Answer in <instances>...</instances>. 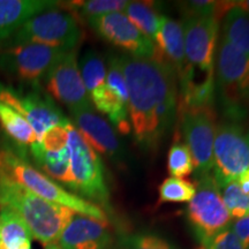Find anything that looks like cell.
Masks as SVG:
<instances>
[{
  "instance_id": "1",
  "label": "cell",
  "mask_w": 249,
  "mask_h": 249,
  "mask_svg": "<svg viewBox=\"0 0 249 249\" xmlns=\"http://www.w3.org/2000/svg\"><path fill=\"white\" fill-rule=\"evenodd\" d=\"M127 89L132 134L143 150L154 151L178 116L177 74L156 59L119 57Z\"/></svg>"
},
{
  "instance_id": "2",
  "label": "cell",
  "mask_w": 249,
  "mask_h": 249,
  "mask_svg": "<svg viewBox=\"0 0 249 249\" xmlns=\"http://www.w3.org/2000/svg\"><path fill=\"white\" fill-rule=\"evenodd\" d=\"M0 207L17 213L36 240L45 247L57 245L62 231L76 213L52 203L0 173Z\"/></svg>"
},
{
  "instance_id": "3",
  "label": "cell",
  "mask_w": 249,
  "mask_h": 249,
  "mask_svg": "<svg viewBox=\"0 0 249 249\" xmlns=\"http://www.w3.org/2000/svg\"><path fill=\"white\" fill-rule=\"evenodd\" d=\"M0 173L46 201L107 224V214L101 207L65 189L12 148H0Z\"/></svg>"
},
{
  "instance_id": "4",
  "label": "cell",
  "mask_w": 249,
  "mask_h": 249,
  "mask_svg": "<svg viewBox=\"0 0 249 249\" xmlns=\"http://www.w3.org/2000/svg\"><path fill=\"white\" fill-rule=\"evenodd\" d=\"M216 95L227 121L238 123L246 117L249 103V57L220 37L214 62Z\"/></svg>"
},
{
  "instance_id": "5",
  "label": "cell",
  "mask_w": 249,
  "mask_h": 249,
  "mask_svg": "<svg viewBox=\"0 0 249 249\" xmlns=\"http://www.w3.org/2000/svg\"><path fill=\"white\" fill-rule=\"evenodd\" d=\"M81 39L82 30L74 15L54 8L26 21L4 45L39 44L62 50H76Z\"/></svg>"
},
{
  "instance_id": "6",
  "label": "cell",
  "mask_w": 249,
  "mask_h": 249,
  "mask_svg": "<svg viewBox=\"0 0 249 249\" xmlns=\"http://www.w3.org/2000/svg\"><path fill=\"white\" fill-rule=\"evenodd\" d=\"M68 150L75 181V195L110 211V192L104 176V165L99 155L81 138L73 124L70 127Z\"/></svg>"
},
{
  "instance_id": "7",
  "label": "cell",
  "mask_w": 249,
  "mask_h": 249,
  "mask_svg": "<svg viewBox=\"0 0 249 249\" xmlns=\"http://www.w3.org/2000/svg\"><path fill=\"white\" fill-rule=\"evenodd\" d=\"M196 192L187 207V218L202 245L230 227L232 217L224 204L213 173L197 178Z\"/></svg>"
},
{
  "instance_id": "8",
  "label": "cell",
  "mask_w": 249,
  "mask_h": 249,
  "mask_svg": "<svg viewBox=\"0 0 249 249\" xmlns=\"http://www.w3.org/2000/svg\"><path fill=\"white\" fill-rule=\"evenodd\" d=\"M66 51L70 50L39 44L5 46L0 50V71L18 82L39 88L52 65Z\"/></svg>"
},
{
  "instance_id": "9",
  "label": "cell",
  "mask_w": 249,
  "mask_h": 249,
  "mask_svg": "<svg viewBox=\"0 0 249 249\" xmlns=\"http://www.w3.org/2000/svg\"><path fill=\"white\" fill-rule=\"evenodd\" d=\"M249 171V140L238 123L223 121L216 127L213 176L217 185L234 181Z\"/></svg>"
},
{
  "instance_id": "10",
  "label": "cell",
  "mask_w": 249,
  "mask_h": 249,
  "mask_svg": "<svg viewBox=\"0 0 249 249\" xmlns=\"http://www.w3.org/2000/svg\"><path fill=\"white\" fill-rule=\"evenodd\" d=\"M183 43L187 67L195 73H214L219 18L214 15L183 18Z\"/></svg>"
},
{
  "instance_id": "11",
  "label": "cell",
  "mask_w": 249,
  "mask_h": 249,
  "mask_svg": "<svg viewBox=\"0 0 249 249\" xmlns=\"http://www.w3.org/2000/svg\"><path fill=\"white\" fill-rule=\"evenodd\" d=\"M43 83L51 98L65 105L70 112L91 107L80 73L76 50L61 54L50 68Z\"/></svg>"
},
{
  "instance_id": "12",
  "label": "cell",
  "mask_w": 249,
  "mask_h": 249,
  "mask_svg": "<svg viewBox=\"0 0 249 249\" xmlns=\"http://www.w3.org/2000/svg\"><path fill=\"white\" fill-rule=\"evenodd\" d=\"M0 102L15 108L26 118L35 130L38 141L46 130L68 120L53 99L39 88H33L27 93H22L0 83Z\"/></svg>"
},
{
  "instance_id": "13",
  "label": "cell",
  "mask_w": 249,
  "mask_h": 249,
  "mask_svg": "<svg viewBox=\"0 0 249 249\" xmlns=\"http://www.w3.org/2000/svg\"><path fill=\"white\" fill-rule=\"evenodd\" d=\"M185 144L200 178L213 172L216 111H179Z\"/></svg>"
},
{
  "instance_id": "14",
  "label": "cell",
  "mask_w": 249,
  "mask_h": 249,
  "mask_svg": "<svg viewBox=\"0 0 249 249\" xmlns=\"http://www.w3.org/2000/svg\"><path fill=\"white\" fill-rule=\"evenodd\" d=\"M87 21L97 35L112 45L126 51V54L130 57L156 58L157 51L155 43L143 35L124 13H110L88 18Z\"/></svg>"
},
{
  "instance_id": "15",
  "label": "cell",
  "mask_w": 249,
  "mask_h": 249,
  "mask_svg": "<svg viewBox=\"0 0 249 249\" xmlns=\"http://www.w3.org/2000/svg\"><path fill=\"white\" fill-rule=\"evenodd\" d=\"M73 124L81 138L97 155H103L116 163H123L124 150L116 130L92 107L71 112Z\"/></svg>"
},
{
  "instance_id": "16",
  "label": "cell",
  "mask_w": 249,
  "mask_h": 249,
  "mask_svg": "<svg viewBox=\"0 0 249 249\" xmlns=\"http://www.w3.org/2000/svg\"><path fill=\"white\" fill-rule=\"evenodd\" d=\"M57 245L61 249H110L112 235L107 223L76 213L64 229Z\"/></svg>"
},
{
  "instance_id": "17",
  "label": "cell",
  "mask_w": 249,
  "mask_h": 249,
  "mask_svg": "<svg viewBox=\"0 0 249 249\" xmlns=\"http://www.w3.org/2000/svg\"><path fill=\"white\" fill-rule=\"evenodd\" d=\"M154 43L157 51L156 60L170 65L176 71L178 79L182 76L187 68L182 24L161 15L160 30Z\"/></svg>"
},
{
  "instance_id": "18",
  "label": "cell",
  "mask_w": 249,
  "mask_h": 249,
  "mask_svg": "<svg viewBox=\"0 0 249 249\" xmlns=\"http://www.w3.org/2000/svg\"><path fill=\"white\" fill-rule=\"evenodd\" d=\"M58 7L59 2L52 0H0V44L7 42L29 18Z\"/></svg>"
},
{
  "instance_id": "19",
  "label": "cell",
  "mask_w": 249,
  "mask_h": 249,
  "mask_svg": "<svg viewBox=\"0 0 249 249\" xmlns=\"http://www.w3.org/2000/svg\"><path fill=\"white\" fill-rule=\"evenodd\" d=\"M29 154L35 161L37 169L55 182L61 183L75 194V181L71 174V156L67 148L59 151H46L39 142L29 148Z\"/></svg>"
},
{
  "instance_id": "20",
  "label": "cell",
  "mask_w": 249,
  "mask_h": 249,
  "mask_svg": "<svg viewBox=\"0 0 249 249\" xmlns=\"http://www.w3.org/2000/svg\"><path fill=\"white\" fill-rule=\"evenodd\" d=\"M0 127L6 135L23 151L39 142L35 130L26 118L15 108L2 102H0Z\"/></svg>"
},
{
  "instance_id": "21",
  "label": "cell",
  "mask_w": 249,
  "mask_h": 249,
  "mask_svg": "<svg viewBox=\"0 0 249 249\" xmlns=\"http://www.w3.org/2000/svg\"><path fill=\"white\" fill-rule=\"evenodd\" d=\"M222 37L249 57V14L235 5L223 17Z\"/></svg>"
},
{
  "instance_id": "22",
  "label": "cell",
  "mask_w": 249,
  "mask_h": 249,
  "mask_svg": "<svg viewBox=\"0 0 249 249\" xmlns=\"http://www.w3.org/2000/svg\"><path fill=\"white\" fill-rule=\"evenodd\" d=\"M33 235L27 224L15 211L0 210V249H12L31 242Z\"/></svg>"
},
{
  "instance_id": "23",
  "label": "cell",
  "mask_w": 249,
  "mask_h": 249,
  "mask_svg": "<svg viewBox=\"0 0 249 249\" xmlns=\"http://www.w3.org/2000/svg\"><path fill=\"white\" fill-rule=\"evenodd\" d=\"M124 14L143 35L154 42L160 30L161 15L155 11L154 6L150 2L129 1L124 11Z\"/></svg>"
},
{
  "instance_id": "24",
  "label": "cell",
  "mask_w": 249,
  "mask_h": 249,
  "mask_svg": "<svg viewBox=\"0 0 249 249\" xmlns=\"http://www.w3.org/2000/svg\"><path fill=\"white\" fill-rule=\"evenodd\" d=\"M79 68L88 95L107 83V68L103 58L93 50L86 52L80 60Z\"/></svg>"
},
{
  "instance_id": "25",
  "label": "cell",
  "mask_w": 249,
  "mask_h": 249,
  "mask_svg": "<svg viewBox=\"0 0 249 249\" xmlns=\"http://www.w3.org/2000/svg\"><path fill=\"white\" fill-rule=\"evenodd\" d=\"M128 2L127 0H87L68 2L67 7L88 20L110 13H123Z\"/></svg>"
},
{
  "instance_id": "26",
  "label": "cell",
  "mask_w": 249,
  "mask_h": 249,
  "mask_svg": "<svg viewBox=\"0 0 249 249\" xmlns=\"http://www.w3.org/2000/svg\"><path fill=\"white\" fill-rule=\"evenodd\" d=\"M227 211L232 219H239L249 214V196L241 191L236 180L217 185Z\"/></svg>"
},
{
  "instance_id": "27",
  "label": "cell",
  "mask_w": 249,
  "mask_h": 249,
  "mask_svg": "<svg viewBox=\"0 0 249 249\" xmlns=\"http://www.w3.org/2000/svg\"><path fill=\"white\" fill-rule=\"evenodd\" d=\"M158 192L160 203H186L195 195L196 186L187 180L170 177L160 183Z\"/></svg>"
},
{
  "instance_id": "28",
  "label": "cell",
  "mask_w": 249,
  "mask_h": 249,
  "mask_svg": "<svg viewBox=\"0 0 249 249\" xmlns=\"http://www.w3.org/2000/svg\"><path fill=\"white\" fill-rule=\"evenodd\" d=\"M118 249H178L172 242L150 232L120 235Z\"/></svg>"
},
{
  "instance_id": "29",
  "label": "cell",
  "mask_w": 249,
  "mask_h": 249,
  "mask_svg": "<svg viewBox=\"0 0 249 249\" xmlns=\"http://www.w3.org/2000/svg\"><path fill=\"white\" fill-rule=\"evenodd\" d=\"M167 169L171 176L180 179L194 172L191 152L185 143L178 141L171 145L167 157Z\"/></svg>"
},
{
  "instance_id": "30",
  "label": "cell",
  "mask_w": 249,
  "mask_h": 249,
  "mask_svg": "<svg viewBox=\"0 0 249 249\" xmlns=\"http://www.w3.org/2000/svg\"><path fill=\"white\" fill-rule=\"evenodd\" d=\"M71 124V120L68 119L65 123L59 124L46 130L42 139L39 140L40 147L46 151H59L67 148Z\"/></svg>"
},
{
  "instance_id": "31",
  "label": "cell",
  "mask_w": 249,
  "mask_h": 249,
  "mask_svg": "<svg viewBox=\"0 0 249 249\" xmlns=\"http://www.w3.org/2000/svg\"><path fill=\"white\" fill-rule=\"evenodd\" d=\"M202 246L205 249H245L231 227L219 232Z\"/></svg>"
},
{
  "instance_id": "32",
  "label": "cell",
  "mask_w": 249,
  "mask_h": 249,
  "mask_svg": "<svg viewBox=\"0 0 249 249\" xmlns=\"http://www.w3.org/2000/svg\"><path fill=\"white\" fill-rule=\"evenodd\" d=\"M230 227L234 234L238 236V239L244 246L245 249L249 247V214L239 219H233Z\"/></svg>"
},
{
  "instance_id": "33",
  "label": "cell",
  "mask_w": 249,
  "mask_h": 249,
  "mask_svg": "<svg viewBox=\"0 0 249 249\" xmlns=\"http://www.w3.org/2000/svg\"><path fill=\"white\" fill-rule=\"evenodd\" d=\"M236 181H238L239 186H240L241 191L244 192L246 195L249 196V171H247V172L242 174V176L238 180H236Z\"/></svg>"
},
{
  "instance_id": "34",
  "label": "cell",
  "mask_w": 249,
  "mask_h": 249,
  "mask_svg": "<svg viewBox=\"0 0 249 249\" xmlns=\"http://www.w3.org/2000/svg\"><path fill=\"white\" fill-rule=\"evenodd\" d=\"M235 5L241 9H244L245 12H247L249 14V0H241V1H235Z\"/></svg>"
},
{
  "instance_id": "35",
  "label": "cell",
  "mask_w": 249,
  "mask_h": 249,
  "mask_svg": "<svg viewBox=\"0 0 249 249\" xmlns=\"http://www.w3.org/2000/svg\"><path fill=\"white\" fill-rule=\"evenodd\" d=\"M12 249H31V242H28V244H24L22 246H18V247H15Z\"/></svg>"
},
{
  "instance_id": "36",
  "label": "cell",
  "mask_w": 249,
  "mask_h": 249,
  "mask_svg": "<svg viewBox=\"0 0 249 249\" xmlns=\"http://www.w3.org/2000/svg\"><path fill=\"white\" fill-rule=\"evenodd\" d=\"M46 249H61V248L59 247L58 245H51V246H48Z\"/></svg>"
},
{
  "instance_id": "37",
  "label": "cell",
  "mask_w": 249,
  "mask_h": 249,
  "mask_svg": "<svg viewBox=\"0 0 249 249\" xmlns=\"http://www.w3.org/2000/svg\"><path fill=\"white\" fill-rule=\"evenodd\" d=\"M247 138H248V140H249V132H248V135H247Z\"/></svg>"
},
{
  "instance_id": "38",
  "label": "cell",
  "mask_w": 249,
  "mask_h": 249,
  "mask_svg": "<svg viewBox=\"0 0 249 249\" xmlns=\"http://www.w3.org/2000/svg\"><path fill=\"white\" fill-rule=\"evenodd\" d=\"M198 249H205V248H203V247H201V248H198Z\"/></svg>"
},
{
  "instance_id": "39",
  "label": "cell",
  "mask_w": 249,
  "mask_h": 249,
  "mask_svg": "<svg viewBox=\"0 0 249 249\" xmlns=\"http://www.w3.org/2000/svg\"><path fill=\"white\" fill-rule=\"evenodd\" d=\"M248 249H249V247H248Z\"/></svg>"
}]
</instances>
